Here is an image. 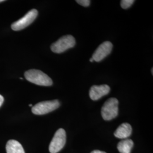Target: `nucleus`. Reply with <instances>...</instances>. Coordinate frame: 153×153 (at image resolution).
Masks as SVG:
<instances>
[{
  "label": "nucleus",
  "mask_w": 153,
  "mask_h": 153,
  "mask_svg": "<svg viewBox=\"0 0 153 153\" xmlns=\"http://www.w3.org/2000/svg\"><path fill=\"white\" fill-rule=\"evenodd\" d=\"M25 76L28 81L37 85L50 86L53 82L51 78L43 71L36 69H31L26 71Z\"/></svg>",
  "instance_id": "obj_1"
},
{
  "label": "nucleus",
  "mask_w": 153,
  "mask_h": 153,
  "mask_svg": "<svg viewBox=\"0 0 153 153\" xmlns=\"http://www.w3.org/2000/svg\"><path fill=\"white\" fill-rule=\"evenodd\" d=\"M119 113V101L115 98L108 99L103 104L101 114L104 120L109 121L115 119Z\"/></svg>",
  "instance_id": "obj_2"
},
{
  "label": "nucleus",
  "mask_w": 153,
  "mask_h": 153,
  "mask_svg": "<svg viewBox=\"0 0 153 153\" xmlns=\"http://www.w3.org/2000/svg\"><path fill=\"white\" fill-rule=\"evenodd\" d=\"M76 44L75 38L71 35L63 36L57 42L51 45V49L56 53H61L69 48L74 47Z\"/></svg>",
  "instance_id": "obj_3"
},
{
  "label": "nucleus",
  "mask_w": 153,
  "mask_h": 153,
  "mask_svg": "<svg viewBox=\"0 0 153 153\" xmlns=\"http://www.w3.org/2000/svg\"><path fill=\"white\" fill-rule=\"evenodd\" d=\"M60 105V103L58 100L39 102L32 107V112L35 115H45L57 109Z\"/></svg>",
  "instance_id": "obj_4"
},
{
  "label": "nucleus",
  "mask_w": 153,
  "mask_h": 153,
  "mask_svg": "<svg viewBox=\"0 0 153 153\" xmlns=\"http://www.w3.org/2000/svg\"><path fill=\"white\" fill-rule=\"evenodd\" d=\"M66 143V132L64 129L60 128L55 133L54 137L50 143L49 152L57 153L64 147Z\"/></svg>",
  "instance_id": "obj_5"
},
{
  "label": "nucleus",
  "mask_w": 153,
  "mask_h": 153,
  "mask_svg": "<svg viewBox=\"0 0 153 153\" xmlns=\"http://www.w3.org/2000/svg\"><path fill=\"white\" fill-rule=\"evenodd\" d=\"M38 11L36 9H32L23 16L22 18L14 22L11 25V28L14 31H19L23 30L31 24L36 18Z\"/></svg>",
  "instance_id": "obj_6"
},
{
  "label": "nucleus",
  "mask_w": 153,
  "mask_h": 153,
  "mask_svg": "<svg viewBox=\"0 0 153 153\" xmlns=\"http://www.w3.org/2000/svg\"><path fill=\"white\" fill-rule=\"evenodd\" d=\"M112 47L113 45L108 41L102 43L93 54L92 58L94 61L99 62L103 60L105 57L111 53Z\"/></svg>",
  "instance_id": "obj_7"
},
{
  "label": "nucleus",
  "mask_w": 153,
  "mask_h": 153,
  "mask_svg": "<svg viewBox=\"0 0 153 153\" xmlns=\"http://www.w3.org/2000/svg\"><path fill=\"white\" fill-rule=\"evenodd\" d=\"M110 91V88L107 85H94L89 91L90 98L93 100H97L107 95Z\"/></svg>",
  "instance_id": "obj_8"
},
{
  "label": "nucleus",
  "mask_w": 153,
  "mask_h": 153,
  "mask_svg": "<svg viewBox=\"0 0 153 153\" xmlns=\"http://www.w3.org/2000/svg\"><path fill=\"white\" fill-rule=\"evenodd\" d=\"M131 126L128 123H123L119 126L114 133L115 137L120 139H126L131 135Z\"/></svg>",
  "instance_id": "obj_9"
},
{
  "label": "nucleus",
  "mask_w": 153,
  "mask_h": 153,
  "mask_svg": "<svg viewBox=\"0 0 153 153\" xmlns=\"http://www.w3.org/2000/svg\"><path fill=\"white\" fill-rule=\"evenodd\" d=\"M7 153H25L21 144L16 140H10L6 143Z\"/></svg>",
  "instance_id": "obj_10"
},
{
  "label": "nucleus",
  "mask_w": 153,
  "mask_h": 153,
  "mask_svg": "<svg viewBox=\"0 0 153 153\" xmlns=\"http://www.w3.org/2000/svg\"><path fill=\"white\" fill-rule=\"evenodd\" d=\"M133 145L134 143L131 140L125 139L119 142L117 149L120 153H131Z\"/></svg>",
  "instance_id": "obj_11"
},
{
  "label": "nucleus",
  "mask_w": 153,
  "mask_h": 153,
  "mask_svg": "<svg viewBox=\"0 0 153 153\" xmlns=\"http://www.w3.org/2000/svg\"><path fill=\"white\" fill-rule=\"evenodd\" d=\"M134 2V0H122L121 1V6L123 9H126L129 8L133 4Z\"/></svg>",
  "instance_id": "obj_12"
},
{
  "label": "nucleus",
  "mask_w": 153,
  "mask_h": 153,
  "mask_svg": "<svg viewBox=\"0 0 153 153\" xmlns=\"http://www.w3.org/2000/svg\"><path fill=\"white\" fill-rule=\"evenodd\" d=\"M76 2L78 4L85 7H88L91 2L90 0H76Z\"/></svg>",
  "instance_id": "obj_13"
},
{
  "label": "nucleus",
  "mask_w": 153,
  "mask_h": 153,
  "mask_svg": "<svg viewBox=\"0 0 153 153\" xmlns=\"http://www.w3.org/2000/svg\"><path fill=\"white\" fill-rule=\"evenodd\" d=\"M4 101V97H3L1 95H0V107H1V106L2 105V104H3Z\"/></svg>",
  "instance_id": "obj_14"
},
{
  "label": "nucleus",
  "mask_w": 153,
  "mask_h": 153,
  "mask_svg": "<svg viewBox=\"0 0 153 153\" xmlns=\"http://www.w3.org/2000/svg\"><path fill=\"white\" fill-rule=\"evenodd\" d=\"M91 153H106L105 152H102V151H100V150H94Z\"/></svg>",
  "instance_id": "obj_15"
},
{
  "label": "nucleus",
  "mask_w": 153,
  "mask_h": 153,
  "mask_svg": "<svg viewBox=\"0 0 153 153\" xmlns=\"http://www.w3.org/2000/svg\"><path fill=\"white\" fill-rule=\"evenodd\" d=\"M90 62H93V61H94V60H93V59L92 57L90 59Z\"/></svg>",
  "instance_id": "obj_16"
},
{
  "label": "nucleus",
  "mask_w": 153,
  "mask_h": 153,
  "mask_svg": "<svg viewBox=\"0 0 153 153\" xmlns=\"http://www.w3.org/2000/svg\"><path fill=\"white\" fill-rule=\"evenodd\" d=\"M29 106H30V107H33V105L31 104H29Z\"/></svg>",
  "instance_id": "obj_17"
},
{
  "label": "nucleus",
  "mask_w": 153,
  "mask_h": 153,
  "mask_svg": "<svg viewBox=\"0 0 153 153\" xmlns=\"http://www.w3.org/2000/svg\"><path fill=\"white\" fill-rule=\"evenodd\" d=\"M4 0H0V2H4Z\"/></svg>",
  "instance_id": "obj_18"
},
{
  "label": "nucleus",
  "mask_w": 153,
  "mask_h": 153,
  "mask_svg": "<svg viewBox=\"0 0 153 153\" xmlns=\"http://www.w3.org/2000/svg\"><path fill=\"white\" fill-rule=\"evenodd\" d=\"M152 74H153V68L152 69Z\"/></svg>",
  "instance_id": "obj_19"
}]
</instances>
